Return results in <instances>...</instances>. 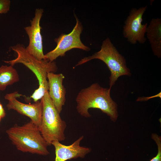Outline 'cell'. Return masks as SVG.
Here are the masks:
<instances>
[{
	"instance_id": "13",
	"label": "cell",
	"mask_w": 161,
	"mask_h": 161,
	"mask_svg": "<svg viewBox=\"0 0 161 161\" xmlns=\"http://www.w3.org/2000/svg\"><path fill=\"white\" fill-rule=\"evenodd\" d=\"M19 80L18 72L13 66L2 65L0 67V91L4 90L7 86Z\"/></svg>"
},
{
	"instance_id": "1",
	"label": "cell",
	"mask_w": 161,
	"mask_h": 161,
	"mask_svg": "<svg viewBox=\"0 0 161 161\" xmlns=\"http://www.w3.org/2000/svg\"><path fill=\"white\" fill-rule=\"evenodd\" d=\"M110 91L97 83L81 89L75 99L78 112L81 116L88 118L91 117L89 109H97L115 121L118 116L117 106L110 96Z\"/></svg>"
},
{
	"instance_id": "10",
	"label": "cell",
	"mask_w": 161,
	"mask_h": 161,
	"mask_svg": "<svg viewBox=\"0 0 161 161\" xmlns=\"http://www.w3.org/2000/svg\"><path fill=\"white\" fill-rule=\"evenodd\" d=\"M83 138V136H81L68 145L63 144L58 141H53L52 145L55 148V161H66L79 157H84L90 152L91 149L88 147L80 146V142Z\"/></svg>"
},
{
	"instance_id": "19",
	"label": "cell",
	"mask_w": 161,
	"mask_h": 161,
	"mask_svg": "<svg viewBox=\"0 0 161 161\" xmlns=\"http://www.w3.org/2000/svg\"></svg>"
},
{
	"instance_id": "17",
	"label": "cell",
	"mask_w": 161,
	"mask_h": 161,
	"mask_svg": "<svg viewBox=\"0 0 161 161\" xmlns=\"http://www.w3.org/2000/svg\"><path fill=\"white\" fill-rule=\"evenodd\" d=\"M6 115V113L3 108V106L0 102V116L2 118L5 117Z\"/></svg>"
},
{
	"instance_id": "2",
	"label": "cell",
	"mask_w": 161,
	"mask_h": 161,
	"mask_svg": "<svg viewBox=\"0 0 161 161\" xmlns=\"http://www.w3.org/2000/svg\"><path fill=\"white\" fill-rule=\"evenodd\" d=\"M17 56L15 59L3 61L13 66L17 64H21L30 69L35 75L39 83V86L30 96L35 102L41 100L46 92L48 86L47 75L49 72H56L58 67L54 61L47 60H39L29 54L22 44H18L11 47Z\"/></svg>"
},
{
	"instance_id": "12",
	"label": "cell",
	"mask_w": 161,
	"mask_h": 161,
	"mask_svg": "<svg viewBox=\"0 0 161 161\" xmlns=\"http://www.w3.org/2000/svg\"><path fill=\"white\" fill-rule=\"evenodd\" d=\"M146 33L154 54L161 57V18H153L148 25Z\"/></svg>"
},
{
	"instance_id": "18",
	"label": "cell",
	"mask_w": 161,
	"mask_h": 161,
	"mask_svg": "<svg viewBox=\"0 0 161 161\" xmlns=\"http://www.w3.org/2000/svg\"><path fill=\"white\" fill-rule=\"evenodd\" d=\"M1 119H2V118H1V117L0 116V122L1 121Z\"/></svg>"
},
{
	"instance_id": "14",
	"label": "cell",
	"mask_w": 161,
	"mask_h": 161,
	"mask_svg": "<svg viewBox=\"0 0 161 161\" xmlns=\"http://www.w3.org/2000/svg\"><path fill=\"white\" fill-rule=\"evenodd\" d=\"M152 138L156 143L158 149V153L156 157L150 160V161H161V139L156 134H152Z\"/></svg>"
},
{
	"instance_id": "16",
	"label": "cell",
	"mask_w": 161,
	"mask_h": 161,
	"mask_svg": "<svg viewBox=\"0 0 161 161\" xmlns=\"http://www.w3.org/2000/svg\"><path fill=\"white\" fill-rule=\"evenodd\" d=\"M156 97H159L161 98V92H160L157 94L155 95L148 97H139L137 100V101H146L149 99Z\"/></svg>"
},
{
	"instance_id": "7",
	"label": "cell",
	"mask_w": 161,
	"mask_h": 161,
	"mask_svg": "<svg viewBox=\"0 0 161 161\" xmlns=\"http://www.w3.org/2000/svg\"><path fill=\"white\" fill-rule=\"evenodd\" d=\"M147 8V6H145L138 9L132 8L125 22L123 34L128 41L132 44H135L137 42L143 44L146 41L145 35L148 24L142 23Z\"/></svg>"
},
{
	"instance_id": "6",
	"label": "cell",
	"mask_w": 161,
	"mask_h": 161,
	"mask_svg": "<svg viewBox=\"0 0 161 161\" xmlns=\"http://www.w3.org/2000/svg\"><path fill=\"white\" fill-rule=\"evenodd\" d=\"M76 24L72 31L68 34H62L55 41L57 46L53 49L45 54V60L53 61L59 57L64 56L66 52L74 48L86 51L90 50L89 47L82 42L80 36L83 30L81 23L75 16Z\"/></svg>"
},
{
	"instance_id": "5",
	"label": "cell",
	"mask_w": 161,
	"mask_h": 161,
	"mask_svg": "<svg viewBox=\"0 0 161 161\" xmlns=\"http://www.w3.org/2000/svg\"><path fill=\"white\" fill-rule=\"evenodd\" d=\"M42 103L41 120L39 127L40 131L48 146L54 141H64L66 122L61 118L60 113L46 92L41 99Z\"/></svg>"
},
{
	"instance_id": "9",
	"label": "cell",
	"mask_w": 161,
	"mask_h": 161,
	"mask_svg": "<svg viewBox=\"0 0 161 161\" xmlns=\"http://www.w3.org/2000/svg\"><path fill=\"white\" fill-rule=\"evenodd\" d=\"M22 95L18 92L6 94L4 97L8 101L7 107L8 110L13 109L25 115L39 128L41 120L42 103L41 100L32 104H26L20 102L16 98Z\"/></svg>"
},
{
	"instance_id": "3",
	"label": "cell",
	"mask_w": 161,
	"mask_h": 161,
	"mask_svg": "<svg viewBox=\"0 0 161 161\" xmlns=\"http://www.w3.org/2000/svg\"><path fill=\"white\" fill-rule=\"evenodd\" d=\"M6 133L19 151L42 155L49 154L48 145L38 127L31 120L21 126L15 125Z\"/></svg>"
},
{
	"instance_id": "8",
	"label": "cell",
	"mask_w": 161,
	"mask_h": 161,
	"mask_svg": "<svg viewBox=\"0 0 161 161\" xmlns=\"http://www.w3.org/2000/svg\"><path fill=\"white\" fill-rule=\"evenodd\" d=\"M43 13L42 9H36L34 16L30 21V25L24 27L29 39V44L26 47V49L29 54L39 60H45L41 34L42 28L40 25Z\"/></svg>"
},
{
	"instance_id": "15",
	"label": "cell",
	"mask_w": 161,
	"mask_h": 161,
	"mask_svg": "<svg viewBox=\"0 0 161 161\" xmlns=\"http://www.w3.org/2000/svg\"><path fill=\"white\" fill-rule=\"evenodd\" d=\"M10 0H0V14L7 13L10 10Z\"/></svg>"
},
{
	"instance_id": "4",
	"label": "cell",
	"mask_w": 161,
	"mask_h": 161,
	"mask_svg": "<svg viewBox=\"0 0 161 161\" xmlns=\"http://www.w3.org/2000/svg\"><path fill=\"white\" fill-rule=\"evenodd\" d=\"M100 60L106 65L110 71L109 78V89L115 84L118 78L122 76L131 75L130 70L126 65V59L120 54L107 38L102 42L100 50L91 56L86 57L80 60L76 66L81 65L91 60Z\"/></svg>"
},
{
	"instance_id": "11",
	"label": "cell",
	"mask_w": 161,
	"mask_h": 161,
	"mask_svg": "<svg viewBox=\"0 0 161 161\" xmlns=\"http://www.w3.org/2000/svg\"><path fill=\"white\" fill-rule=\"evenodd\" d=\"M65 78L62 73L49 72L47 75L49 95L60 113L66 101V90L63 82Z\"/></svg>"
}]
</instances>
